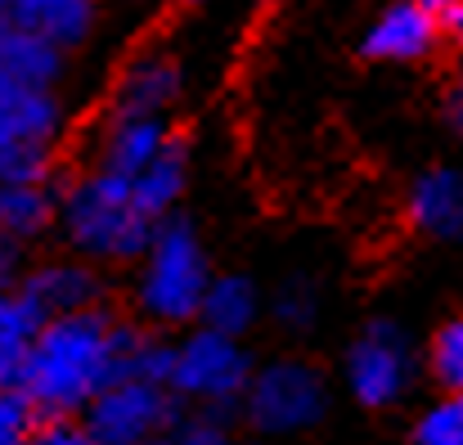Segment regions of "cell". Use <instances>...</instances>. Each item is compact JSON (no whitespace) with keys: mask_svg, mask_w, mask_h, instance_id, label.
Returning a JSON list of instances; mask_svg holds the SVG:
<instances>
[{"mask_svg":"<svg viewBox=\"0 0 463 445\" xmlns=\"http://www.w3.org/2000/svg\"><path fill=\"white\" fill-rule=\"evenodd\" d=\"M63 239L72 248V257L90 261V266H127L140 261V252L149 248L154 230L162 221L145 216L131 180L113 175V171H81L59 189V216Z\"/></svg>","mask_w":463,"mask_h":445,"instance_id":"7a4b0ae2","label":"cell"},{"mask_svg":"<svg viewBox=\"0 0 463 445\" xmlns=\"http://www.w3.org/2000/svg\"><path fill=\"white\" fill-rule=\"evenodd\" d=\"M154 445H234V432L221 414H180Z\"/></svg>","mask_w":463,"mask_h":445,"instance_id":"7402d4cb","label":"cell"},{"mask_svg":"<svg viewBox=\"0 0 463 445\" xmlns=\"http://www.w3.org/2000/svg\"><path fill=\"white\" fill-rule=\"evenodd\" d=\"M63 127L59 90L0 77V180H45Z\"/></svg>","mask_w":463,"mask_h":445,"instance_id":"8992f818","label":"cell"},{"mask_svg":"<svg viewBox=\"0 0 463 445\" xmlns=\"http://www.w3.org/2000/svg\"><path fill=\"white\" fill-rule=\"evenodd\" d=\"M419 5H423V9H432V14H441V9H446V5H455V0H419Z\"/></svg>","mask_w":463,"mask_h":445,"instance_id":"83f0119b","label":"cell"},{"mask_svg":"<svg viewBox=\"0 0 463 445\" xmlns=\"http://www.w3.org/2000/svg\"><path fill=\"white\" fill-rule=\"evenodd\" d=\"M9 5H14V0H0V18H9Z\"/></svg>","mask_w":463,"mask_h":445,"instance_id":"f1b7e54d","label":"cell"},{"mask_svg":"<svg viewBox=\"0 0 463 445\" xmlns=\"http://www.w3.org/2000/svg\"><path fill=\"white\" fill-rule=\"evenodd\" d=\"M239 414L261 437H302L310 428H319L328 414V383L315 365L298 360V355L270 360V365L252 369Z\"/></svg>","mask_w":463,"mask_h":445,"instance_id":"5b68a950","label":"cell"},{"mask_svg":"<svg viewBox=\"0 0 463 445\" xmlns=\"http://www.w3.org/2000/svg\"><path fill=\"white\" fill-rule=\"evenodd\" d=\"M184 5H207V0H184Z\"/></svg>","mask_w":463,"mask_h":445,"instance_id":"f546056e","label":"cell"},{"mask_svg":"<svg viewBox=\"0 0 463 445\" xmlns=\"http://www.w3.org/2000/svg\"><path fill=\"white\" fill-rule=\"evenodd\" d=\"M414 342L410 333L396 324V319H369L351 346H346V360H342V374H346V387L351 396L364 405V410H392L410 396L414 387Z\"/></svg>","mask_w":463,"mask_h":445,"instance_id":"52a82bcc","label":"cell"},{"mask_svg":"<svg viewBox=\"0 0 463 445\" xmlns=\"http://www.w3.org/2000/svg\"><path fill=\"white\" fill-rule=\"evenodd\" d=\"M446 118H450V127L459 131V140H463V81H455V90L446 95Z\"/></svg>","mask_w":463,"mask_h":445,"instance_id":"484cf974","label":"cell"},{"mask_svg":"<svg viewBox=\"0 0 463 445\" xmlns=\"http://www.w3.org/2000/svg\"><path fill=\"white\" fill-rule=\"evenodd\" d=\"M140 328L145 324L113 315L104 301L41 319L14 374L18 396L36 419H81L90 401L122 374V355Z\"/></svg>","mask_w":463,"mask_h":445,"instance_id":"6da1fadb","label":"cell"},{"mask_svg":"<svg viewBox=\"0 0 463 445\" xmlns=\"http://www.w3.org/2000/svg\"><path fill=\"white\" fill-rule=\"evenodd\" d=\"M410 225L437 243H463V171L432 166L410 185Z\"/></svg>","mask_w":463,"mask_h":445,"instance_id":"7c38bea8","label":"cell"},{"mask_svg":"<svg viewBox=\"0 0 463 445\" xmlns=\"http://www.w3.org/2000/svg\"><path fill=\"white\" fill-rule=\"evenodd\" d=\"M180 419V401L166 383L113 378L81 414L86 432L104 445H154Z\"/></svg>","mask_w":463,"mask_h":445,"instance_id":"ba28073f","label":"cell"},{"mask_svg":"<svg viewBox=\"0 0 463 445\" xmlns=\"http://www.w3.org/2000/svg\"><path fill=\"white\" fill-rule=\"evenodd\" d=\"M212 284V261L194 225L166 216L154 230L149 248L140 252V279H136V301L145 319L154 324H189L198 319L203 293Z\"/></svg>","mask_w":463,"mask_h":445,"instance_id":"3957f363","label":"cell"},{"mask_svg":"<svg viewBox=\"0 0 463 445\" xmlns=\"http://www.w3.org/2000/svg\"><path fill=\"white\" fill-rule=\"evenodd\" d=\"M252 369L257 365H252L243 337H225V333H212L198 324L194 333H184L175 342L166 387L175 392L180 405H198L203 414L230 419L248 392Z\"/></svg>","mask_w":463,"mask_h":445,"instance_id":"277c9868","label":"cell"},{"mask_svg":"<svg viewBox=\"0 0 463 445\" xmlns=\"http://www.w3.org/2000/svg\"><path fill=\"white\" fill-rule=\"evenodd\" d=\"M18 293L27 297V306L41 319H54V315H72V310L99 306L104 301V279L95 275L90 261L63 257V261H41L36 270H27Z\"/></svg>","mask_w":463,"mask_h":445,"instance_id":"8fae6325","label":"cell"},{"mask_svg":"<svg viewBox=\"0 0 463 445\" xmlns=\"http://www.w3.org/2000/svg\"><path fill=\"white\" fill-rule=\"evenodd\" d=\"M266 301L257 293V284L248 275H212L203 306H198V324L225 337H248L261 319Z\"/></svg>","mask_w":463,"mask_h":445,"instance_id":"e0dca14e","label":"cell"},{"mask_svg":"<svg viewBox=\"0 0 463 445\" xmlns=\"http://www.w3.org/2000/svg\"><path fill=\"white\" fill-rule=\"evenodd\" d=\"M166 140H171V127L157 122V118H104V131H99V145H95V162L90 166L131 180V175H140L162 153Z\"/></svg>","mask_w":463,"mask_h":445,"instance_id":"5bb4252c","label":"cell"},{"mask_svg":"<svg viewBox=\"0 0 463 445\" xmlns=\"http://www.w3.org/2000/svg\"><path fill=\"white\" fill-rule=\"evenodd\" d=\"M63 72H68V54L36 41L18 23L0 18V77H9L18 86H36V90H59Z\"/></svg>","mask_w":463,"mask_h":445,"instance_id":"2e32d148","label":"cell"},{"mask_svg":"<svg viewBox=\"0 0 463 445\" xmlns=\"http://www.w3.org/2000/svg\"><path fill=\"white\" fill-rule=\"evenodd\" d=\"M180 95H184L180 54L166 45H145L122 63L104 118H157V122H166V113L180 104Z\"/></svg>","mask_w":463,"mask_h":445,"instance_id":"9c48e42d","label":"cell"},{"mask_svg":"<svg viewBox=\"0 0 463 445\" xmlns=\"http://www.w3.org/2000/svg\"><path fill=\"white\" fill-rule=\"evenodd\" d=\"M184 185H189V145L180 136H171L140 175H131V194L140 212L154 221H166L175 212V203L184 198Z\"/></svg>","mask_w":463,"mask_h":445,"instance_id":"ac0fdd59","label":"cell"},{"mask_svg":"<svg viewBox=\"0 0 463 445\" xmlns=\"http://www.w3.org/2000/svg\"><path fill=\"white\" fill-rule=\"evenodd\" d=\"M9 23H18L36 41L54 45L59 54H72L95 36L99 0H14Z\"/></svg>","mask_w":463,"mask_h":445,"instance_id":"4fadbf2b","label":"cell"},{"mask_svg":"<svg viewBox=\"0 0 463 445\" xmlns=\"http://www.w3.org/2000/svg\"><path fill=\"white\" fill-rule=\"evenodd\" d=\"M270 319L284 328V333H310L315 319H319V289L310 275H288L275 297H270Z\"/></svg>","mask_w":463,"mask_h":445,"instance_id":"d6986e66","label":"cell"},{"mask_svg":"<svg viewBox=\"0 0 463 445\" xmlns=\"http://www.w3.org/2000/svg\"><path fill=\"white\" fill-rule=\"evenodd\" d=\"M437 23H441V36H450V41H459L463 45V0L446 5V9L437 14Z\"/></svg>","mask_w":463,"mask_h":445,"instance_id":"d4e9b609","label":"cell"},{"mask_svg":"<svg viewBox=\"0 0 463 445\" xmlns=\"http://www.w3.org/2000/svg\"><path fill=\"white\" fill-rule=\"evenodd\" d=\"M428 374L441 392H463V315H450L428 342Z\"/></svg>","mask_w":463,"mask_h":445,"instance_id":"ffe728a7","label":"cell"},{"mask_svg":"<svg viewBox=\"0 0 463 445\" xmlns=\"http://www.w3.org/2000/svg\"><path fill=\"white\" fill-rule=\"evenodd\" d=\"M437 45H441V23H437V14L423 9L419 0H396V5H387V9L369 23L364 41H360L364 59H373V63H419V59H428Z\"/></svg>","mask_w":463,"mask_h":445,"instance_id":"30bf717a","label":"cell"},{"mask_svg":"<svg viewBox=\"0 0 463 445\" xmlns=\"http://www.w3.org/2000/svg\"><path fill=\"white\" fill-rule=\"evenodd\" d=\"M27 445H104V441H95L86 432V423H77V419H41L32 428Z\"/></svg>","mask_w":463,"mask_h":445,"instance_id":"cb8c5ba5","label":"cell"},{"mask_svg":"<svg viewBox=\"0 0 463 445\" xmlns=\"http://www.w3.org/2000/svg\"><path fill=\"white\" fill-rule=\"evenodd\" d=\"M59 216V189L54 175L45 180H0V243L18 248L27 239H41Z\"/></svg>","mask_w":463,"mask_h":445,"instance_id":"9a60e30c","label":"cell"},{"mask_svg":"<svg viewBox=\"0 0 463 445\" xmlns=\"http://www.w3.org/2000/svg\"><path fill=\"white\" fill-rule=\"evenodd\" d=\"M36 423H41V419H36L32 405L18 396V387H0V445H27Z\"/></svg>","mask_w":463,"mask_h":445,"instance_id":"603a6c76","label":"cell"},{"mask_svg":"<svg viewBox=\"0 0 463 445\" xmlns=\"http://www.w3.org/2000/svg\"><path fill=\"white\" fill-rule=\"evenodd\" d=\"M9 270H14V248H5V243H0V289H5Z\"/></svg>","mask_w":463,"mask_h":445,"instance_id":"4316f807","label":"cell"},{"mask_svg":"<svg viewBox=\"0 0 463 445\" xmlns=\"http://www.w3.org/2000/svg\"><path fill=\"white\" fill-rule=\"evenodd\" d=\"M410 445H463V392H441L410 428Z\"/></svg>","mask_w":463,"mask_h":445,"instance_id":"44dd1931","label":"cell"}]
</instances>
